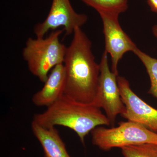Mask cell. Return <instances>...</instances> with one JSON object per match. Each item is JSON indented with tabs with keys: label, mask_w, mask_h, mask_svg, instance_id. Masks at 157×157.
Here are the masks:
<instances>
[{
	"label": "cell",
	"mask_w": 157,
	"mask_h": 157,
	"mask_svg": "<svg viewBox=\"0 0 157 157\" xmlns=\"http://www.w3.org/2000/svg\"><path fill=\"white\" fill-rule=\"evenodd\" d=\"M73 34L64 60V95L83 104H94L99 86L100 65L92 52L91 42L81 28L75 29Z\"/></svg>",
	"instance_id": "cell-1"
},
{
	"label": "cell",
	"mask_w": 157,
	"mask_h": 157,
	"mask_svg": "<svg viewBox=\"0 0 157 157\" xmlns=\"http://www.w3.org/2000/svg\"><path fill=\"white\" fill-rule=\"evenodd\" d=\"M33 121L45 128L61 126L69 128L77 134L83 144L85 138L93 129L110 124L101 108L93 104L74 101L64 95L44 112L34 115Z\"/></svg>",
	"instance_id": "cell-2"
},
{
	"label": "cell",
	"mask_w": 157,
	"mask_h": 157,
	"mask_svg": "<svg viewBox=\"0 0 157 157\" xmlns=\"http://www.w3.org/2000/svg\"><path fill=\"white\" fill-rule=\"evenodd\" d=\"M63 29H57L46 38H29L22 56L31 73L45 82L51 70L63 63L67 47L60 41Z\"/></svg>",
	"instance_id": "cell-3"
},
{
	"label": "cell",
	"mask_w": 157,
	"mask_h": 157,
	"mask_svg": "<svg viewBox=\"0 0 157 157\" xmlns=\"http://www.w3.org/2000/svg\"><path fill=\"white\" fill-rule=\"evenodd\" d=\"M94 145L103 151L145 143L157 144V133L131 121L120 122L115 128L98 126L91 132Z\"/></svg>",
	"instance_id": "cell-4"
},
{
	"label": "cell",
	"mask_w": 157,
	"mask_h": 157,
	"mask_svg": "<svg viewBox=\"0 0 157 157\" xmlns=\"http://www.w3.org/2000/svg\"><path fill=\"white\" fill-rule=\"evenodd\" d=\"M99 86L94 105L103 108L109 119L110 124L113 125L116 118L125 111V106L121 98L118 85L117 75L109 69L108 53L104 51L100 64Z\"/></svg>",
	"instance_id": "cell-5"
},
{
	"label": "cell",
	"mask_w": 157,
	"mask_h": 157,
	"mask_svg": "<svg viewBox=\"0 0 157 157\" xmlns=\"http://www.w3.org/2000/svg\"><path fill=\"white\" fill-rule=\"evenodd\" d=\"M87 15L77 13L73 9L70 0H52L48 15L43 22L34 27L36 38H43L50 30L63 27L66 35L73 34L75 29L81 28L87 21Z\"/></svg>",
	"instance_id": "cell-6"
},
{
	"label": "cell",
	"mask_w": 157,
	"mask_h": 157,
	"mask_svg": "<svg viewBox=\"0 0 157 157\" xmlns=\"http://www.w3.org/2000/svg\"><path fill=\"white\" fill-rule=\"evenodd\" d=\"M117 80L121 98L125 106V111L121 116L157 132V109L138 97L131 89L125 78L118 76Z\"/></svg>",
	"instance_id": "cell-7"
},
{
	"label": "cell",
	"mask_w": 157,
	"mask_h": 157,
	"mask_svg": "<svg viewBox=\"0 0 157 157\" xmlns=\"http://www.w3.org/2000/svg\"><path fill=\"white\" fill-rule=\"evenodd\" d=\"M100 15L103 22L105 51L111 56V71L118 76L119 62L125 53L129 51L134 52L137 47L121 27L118 16L103 14Z\"/></svg>",
	"instance_id": "cell-8"
},
{
	"label": "cell",
	"mask_w": 157,
	"mask_h": 157,
	"mask_svg": "<svg viewBox=\"0 0 157 157\" xmlns=\"http://www.w3.org/2000/svg\"><path fill=\"white\" fill-rule=\"evenodd\" d=\"M44 86L32 98V102L37 107H48L64 95L65 71L63 63L51 70Z\"/></svg>",
	"instance_id": "cell-9"
},
{
	"label": "cell",
	"mask_w": 157,
	"mask_h": 157,
	"mask_svg": "<svg viewBox=\"0 0 157 157\" xmlns=\"http://www.w3.org/2000/svg\"><path fill=\"white\" fill-rule=\"evenodd\" d=\"M31 127L34 136L42 147L44 157H71L55 127L45 128L34 121Z\"/></svg>",
	"instance_id": "cell-10"
},
{
	"label": "cell",
	"mask_w": 157,
	"mask_h": 157,
	"mask_svg": "<svg viewBox=\"0 0 157 157\" xmlns=\"http://www.w3.org/2000/svg\"><path fill=\"white\" fill-rule=\"evenodd\" d=\"M94 8L99 14H106L119 16L128 8V0H81Z\"/></svg>",
	"instance_id": "cell-11"
},
{
	"label": "cell",
	"mask_w": 157,
	"mask_h": 157,
	"mask_svg": "<svg viewBox=\"0 0 157 157\" xmlns=\"http://www.w3.org/2000/svg\"><path fill=\"white\" fill-rule=\"evenodd\" d=\"M133 52L143 63L149 76L151 87L149 94L157 99V59L151 57L137 48Z\"/></svg>",
	"instance_id": "cell-12"
},
{
	"label": "cell",
	"mask_w": 157,
	"mask_h": 157,
	"mask_svg": "<svg viewBox=\"0 0 157 157\" xmlns=\"http://www.w3.org/2000/svg\"><path fill=\"white\" fill-rule=\"evenodd\" d=\"M121 149L124 157H157V144L145 143Z\"/></svg>",
	"instance_id": "cell-13"
},
{
	"label": "cell",
	"mask_w": 157,
	"mask_h": 157,
	"mask_svg": "<svg viewBox=\"0 0 157 157\" xmlns=\"http://www.w3.org/2000/svg\"><path fill=\"white\" fill-rule=\"evenodd\" d=\"M147 3L151 11L157 13V0H147Z\"/></svg>",
	"instance_id": "cell-14"
},
{
	"label": "cell",
	"mask_w": 157,
	"mask_h": 157,
	"mask_svg": "<svg viewBox=\"0 0 157 157\" xmlns=\"http://www.w3.org/2000/svg\"><path fill=\"white\" fill-rule=\"evenodd\" d=\"M152 33L153 35L157 38V25H155L153 27Z\"/></svg>",
	"instance_id": "cell-15"
}]
</instances>
